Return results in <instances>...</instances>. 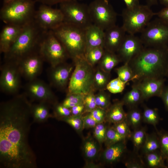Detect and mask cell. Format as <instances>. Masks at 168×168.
I'll use <instances>...</instances> for the list:
<instances>
[{
	"label": "cell",
	"mask_w": 168,
	"mask_h": 168,
	"mask_svg": "<svg viewBox=\"0 0 168 168\" xmlns=\"http://www.w3.org/2000/svg\"><path fill=\"white\" fill-rule=\"evenodd\" d=\"M32 104L24 93L0 105V165L4 168H36L28 135Z\"/></svg>",
	"instance_id": "obj_1"
},
{
	"label": "cell",
	"mask_w": 168,
	"mask_h": 168,
	"mask_svg": "<svg viewBox=\"0 0 168 168\" xmlns=\"http://www.w3.org/2000/svg\"><path fill=\"white\" fill-rule=\"evenodd\" d=\"M128 64L135 78L133 81L164 78L168 65V46L144 47Z\"/></svg>",
	"instance_id": "obj_2"
},
{
	"label": "cell",
	"mask_w": 168,
	"mask_h": 168,
	"mask_svg": "<svg viewBox=\"0 0 168 168\" xmlns=\"http://www.w3.org/2000/svg\"><path fill=\"white\" fill-rule=\"evenodd\" d=\"M44 31L34 19L24 25L15 42L4 54L5 62L17 63L35 52V49L39 46Z\"/></svg>",
	"instance_id": "obj_3"
},
{
	"label": "cell",
	"mask_w": 168,
	"mask_h": 168,
	"mask_svg": "<svg viewBox=\"0 0 168 168\" xmlns=\"http://www.w3.org/2000/svg\"><path fill=\"white\" fill-rule=\"evenodd\" d=\"M73 60L84 57L86 50L85 29L63 22L51 30Z\"/></svg>",
	"instance_id": "obj_4"
},
{
	"label": "cell",
	"mask_w": 168,
	"mask_h": 168,
	"mask_svg": "<svg viewBox=\"0 0 168 168\" xmlns=\"http://www.w3.org/2000/svg\"><path fill=\"white\" fill-rule=\"evenodd\" d=\"M72 61L74 67L68 85L67 94L84 95L92 91H95L93 83L96 69L87 62L84 57Z\"/></svg>",
	"instance_id": "obj_5"
},
{
	"label": "cell",
	"mask_w": 168,
	"mask_h": 168,
	"mask_svg": "<svg viewBox=\"0 0 168 168\" xmlns=\"http://www.w3.org/2000/svg\"><path fill=\"white\" fill-rule=\"evenodd\" d=\"M35 5L33 0H14L3 4L0 19L6 24L23 26L34 20Z\"/></svg>",
	"instance_id": "obj_6"
},
{
	"label": "cell",
	"mask_w": 168,
	"mask_h": 168,
	"mask_svg": "<svg viewBox=\"0 0 168 168\" xmlns=\"http://www.w3.org/2000/svg\"><path fill=\"white\" fill-rule=\"evenodd\" d=\"M38 51L44 61L51 67L65 62L69 58L65 49L52 30L44 31Z\"/></svg>",
	"instance_id": "obj_7"
},
{
	"label": "cell",
	"mask_w": 168,
	"mask_h": 168,
	"mask_svg": "<svg viewBox=\"0 0 168 168\" xmlns=\"http://www.w3.org/2000/svg\"><path fill=\"white\" fill-rule=\"evenodd\" d=\"M156 15L147 5H139L132 9L125 8L121 14L122 26L126 33L135 35L141 32Z\"/></svg>",
	"instance_id": "obj_8"
},
{
	"label": "cell",
	"mask_w": 168,
	"mask_h": 168,
	"mask_svg": "<svg viewBox=\"0 0 168 168\" xmlns=\"http://www.w3.org/2000/svg\"><path fill=\"white\" fill-rule=\"evenodd\" d=\"M92 24L104 31L116 25L117 14L107 0H94L88 5Z\"/></svg>",
	"instance_id": "obj_9"
},
{
	"label": "cell",
	"mask_w": 168,
	"mask_h": 168,
	"mask_svg": "<svg viewBox=\"0 0 168 168\" xmlns=\"http://www.w3.org/2000/svg\"><path fill=\"white\" fill-rule=\"evenodd\" d=\"M141 33L140 38L145 47L168 45V24L159 18L151 21Z\"/></svg>",
	"instance_id": "obj_10"
},
{
	"label": "cell",
	"mask_w": 168,
	"mask_h": 168,
	"mask_svg": "<svg viewBox=\"0 0 168 168\" xmlns=\"http://www.w3.org/2000/svg\"><path fill=\"white\" fill-rule=\"evenodd\" d=\"M59 4V9L64 16V22L84 29L92 24L88 6L77 1L66 2Z\"/></svg>",
	"instance_id": "obj_11"
},
{
	"label": "cell",
	"mask_w": 168,
	"mask_h": 168,
	"mask_svg": "<svg viewBox=\"0 0 168 168\" xmlns=\"http://www.w3.org/2000/svg\"><path fill=\"white\" fill-rule=\"evenodd\" d=\"M34 19L39 27L44 31L51 30L64 22V16L59 9L42 4L35 11Z\"/></svg>",
	"instance_id": "obj_12"
},
{
	"label": "cell",
	"mask_w": 168,
	"mask_h": 168,
	"mask_svg": "<svg viewBox=\"0 0 168 168\" xmlns=\"http://www.w3.org/2000/svg\"><path fill=\"white\" fill-rule=\"evenodd\" d=\"M21 76L17 63L6 62L1 69L0 87L1 91L9 94H16L20 86Z\"/></svg>",
	"instance_id": "obj_13"
},
{
	"label": "cell",
	"mask_w": 168,
	"mask_h": 168,
	"mask_svg": "<svg viewBox=\"0 0 168 168\" xmlns=\"http://www.w3.org/2000/svg\"><path fill=\"white\" fill-rule=\"evenodd\" d=\"M25 94L32 101L45 102L52 105L58 102L50 86L37 78L29 81L25 85Z\"/></svg>",
	"instance_id": "obj_14"
},
{
	"label": "cell",
	"mask_w": 168,
	"mask_h": 168,
	"mask_svg": "<svg viewBox=\"0 0 168 168\" xmlns=\"http://www.w3.org/2000/svg\"><path fill=\"white\" fill-rule=\"evenodd\" d=\"M44 61L38 51V52H34L16 63L21 76L30 81L36 78L40 73Z\"/></svg>",
	"instance_id": "obj_15"
},
{
	"label": "cell",
	"mask_w": 168,
	"mask_h": 168,
	"mask_svg": "<svg viewBox=\"0 0 168 168\" xmlns=\"http://www.w3.org/2000/svg\"><path fill=\"white\" fill-rule=\"evenodd\" d=\"M144 47L140 37L135 35L128 34L126 35L116 53L121 62L128 63Z\"/></svg>",
	"instance_id": "obj_16"
},
{
	"label": "cell",
	"mask_w": 168,
	"mask_h": 168,
	"mask_svg": "<svg viewBox=\"0 0 168 168\" xmlns=\"http://www.w3.org/2000/svg\"><path fill=\"white\" fill-rule=\"evenodd\" d=\"M73 66L65 62L54 67H50L48 73L50 85L59 90L66 89L74 68Z\"/></svg>",
	"instance_id": "obj_17"
},
{
	"label": "cell",
	"mask_w": 168,
	"mask_h": 168,
	"mask_svg": "<svg viewBox=\"0 0 168 168\" xmlns=\"http://www.w3.org/2000/svg\"><path fill=\"white\" fill-rule=\"evenodd\" d=\"M134 81L137 82L144 100L153 96L160 97L165 86V79L148 78Z\"/></svg>",
	"instance_id": "obj_18"
},
{
	"label": "cell",
	"mask_w": 168,
	"mask_h": 168,
	"mask_svg": "<svg viewBox=\"0 0 168 168\" xmlns=\"http://www.w3.org/2000/svg\"><path fill=\"white\" fill-rule=\"evenodd\" d=\"M104 47L109 51L116 53L126 35L122 27L116 25L104 31Z\"/></svg>",
	"instance_id": "obj_19"
},
{
	"label": "cell",
	"mask_w": 168,
	"mask_h": 168,
	"mask_svg": "<svg viewBox=\"0 0 168 168\" xmlns=\"http://www.w3.org/2000/svg\"><path fill=\"white\" fill-rule=\"evenodd\" d=\"M24 26L6 24L3 27L0 34L1 53L4 54L7 52L17 38Z\"/></svg>",
	"instance_id": "obj_20"
},
{
	"label": "cell",
	"mask_w": 168,
	"mask_h": 168,
	"mask_svg": "<svg viewBox=\"0 0 168 168\" xmlns=\"http://www.w3.org/2000/svg\"><path fill=\"white\" fill-rule=\"evenodd\" d=\"M127 141H121L106 147L101 154L100 160L108 164H112L119 161L127 151Z\"/></svg>",
	"instance_id": "obj_21"
},
{
	"label": "cell",
	"mask_w": 168,
	"mask_h": 168,
	"mask_svg": "<svg viewBox=\"0 0 168 168\" xmlns=\"http://www.w3.org/2000/svg\"><path fill=\"white\" fill-rule=\"evenodd\" d=\"M104 30L93 24L85 28V52L93 48L104 47Z\"/></svg>",
	"instance_id": "obj_22"
},
{
	"label": "cell",
	"mask_w": 168,
	"mask_h": 168,
	"mask_svg": "<svg viewBox=\"0 0 168 168\" xmlns=\"http://www.w3.org/2000/svg\"><path fill=\"white\" fill-rule=\"evenodd\" d=\"M50 104L44 102L32 104L31 113L33 122L43 123L49 118L53 117V114L50 113Z\"/></svg>",
	"instance_id": "obj_23"
},
{
	"label": "cell",
	"mask_w": 168,
	"mask_h": 168,
	"mask_svg": "<svg viewBox=\"0 0 168 168\" xmlns=\"http://www.w3.org/2000/svg\"><path fill=\"white\" fill-rule=\"evenodd\" d=\"M124 105L121 100L111 104L107 109L105 122L113 124L125 120L127 113L124 110Z\"/></svg>",
	"instance_id": "obj_24"
},
{
	"label": "cell",
	"mask_w": 168,
	"mask_h": 168,
	"mask_svg": "<svg viewBox=\"0 0 168 168\" xmlns=\"http://www.w3.org/2000/svg\"><path fill=\"white\" fill-rule=\"evenodd\" d=\"M131 89L124 96L121 100L129 108L137 107L144 100L137 82L133 81Z\"/></svg>",
	"instance_id": "obj_25"
},
{
	"label": "cell",
	"mask_w": 168,
	"mask_h": 168,
	"mask_svg": "<svg viewBox=\"0 0 168 168\" xmlns=\"http://www.w3.org/2000/svg\"><path fill=\"white\" fill-rule=\"evenodd\" d=\"M100 144L96 139L88 136L83 140L82 152L87 162H92L97 156L100 147Z\"/></svg>",
	"instance_id": "obj_26"
},
{
	"label": "cell",
	"mask_w": 168,
	"mask_h": 168,
	"mask_svg": "<svg viewBox=\"0 0 168 168\" xmlns=\"http://www.w3.org/2000/svg\"><path fill=\"white\" fill-rule=\"evenodd\" d=\"M120 62L121 60L116 53L105 49L97 67L105 72L110 73L112 69Z\"/></svg>",
	"instance_id": "obj_27"
},
{
	"label": "cell",
	"mask_w": 168,
	"mask_h": 168,
	"mask_svg": "<svg viewBox=\"0 0 168 168\" xmlns=\"http://www.w3.org/2000/svg\"><path fill=\"white\" fill-rule=\"evenodd\" d=\"M146 166L151 168H166L165 159L160 150L143 156Z\"/></svg>",
	"instance_id": "obj_28"
},
{
	"label": "cell",
	"mask_w": 168,
	"mask_h": 168,
	"mask_svg": "<svg viewBox=\"0 0 168 168\" xmlns=\"http://www.w3.org/2000/svg\"><path fill=\"white\" fill-rule=\"evenodd\" d=\"M110 78V73L105 72L97 67L96 69L93 83L95 91L106 90Z\"/></svg>",
	"instance_id": "obj_29"
},
{
	"label": "cell",
	"mask_w": 168,
	"mask_h": 168,
	"mask_svg": "<svg viewBox=\"0 0 168 168\" xmlns=\"http://www.w3.org/2000/svg\"><path fill=\"white\" fill-rule=\"evenodd\" d=\"M160 149L159 140L157 133H147L145 141L140 149L142 155L144 156Z\"/></svg>",
	"instance_id": "obj_30"
},
{
	"label": "cell",
	"mask_w": 168,
	"mask_h": 168,
	"mask_svg": "<svg viewBox=\"0 0 168 168\" xmlns=\"http://www.w3.org/2000/svg\"><path fill=\"white\" fill-rule=\"evenodd\" d=\"M146 127H141L134 129L132 132L129 139L132 141L134 148V152L138 153L145 141L147 133Z\"/></svg>",
	"instance_id": "obj_31"
},
{
	"label": "cell",
	"mask_w": 168,
	"mask_h": 168,
	"mask_svg": "<svg viewBox=\"0 0 168 168\" xmlns=\"http://www.w3.org/2000/svg\"><path fill=\"white\" fill-rule=\"evenodd\" d=\"M126 120L134 130L140 126L142 120V113L137 107L129 108Z\"/></svg>",
	"instance_id": "obj_32"
},
{
	"label": "cell",
	"mask_w": 168,
	"mask_h": 168,
	"mask_svg": "<svg viewBox=\"0 0 168 168\" xmlns=\"http://www.w3.org/2000/svg\"><path fill=\"white\" fill-rule=\"evenodd\" d=\"M105 50L104 47L102 46L91 49L85 52L84 58L90 64L94 67L100 61Z\"/></svg>",
	"instance_id": "obj_33"
},
{
	"label": "cell",
	"mask_w": 168,
	"mask_h": 168,
	"mask_svg": "<svg viewBox=\"0 0 168 168\" xmlns=\"http://www.w3.org/2000/svg\"><path fill=\"white\" fill-rule=\"evenodd\" d=\"M142 117L143 122L153 125L156 128L160 119L157 109L150 108L146 106H144Z\"/></svg>",
	"instance_id": "obj_34"
},
{
	"label": "cell",
	"mask_w": 168,
	"mask_h": 168,
	"mask_svg": "<svg viewBox=\"0 0 168 168\" xmlns=\"http://www.w3.org/2000/svg\"><path fill=\"white\" fill-rule=\"evenodd\" d=\"M127 140L128 139L126 138L118 133L112 126H108L104 142L106 147L120 142Z\"/></svg>",
	"instance_id": "obj_35"
},
{
	"label": "cell",
	"mask_w": 168,
	"mask_h": 168,
	"mask_svg": "<svg viewBox=\"0 0 168 168\" xmlns=\"http://www.w3.org/2000/svg\"><path fill=\"white\" fill-rule=\"evenodd\" d=\"M83 114L77 115H71L63 118L59 120L67 123L78 133H81L84 129Z\"/></svg>",
	"instance_id": "obj_36"
},
{
	"label": "cell",
	"mask_w": 168,
	"mask_h": 168,
	"mask_svg": "<svg viewBox=\"0 0 168 168\" xmlns=\"http://www.w3.org/2000/svg\"><path fill=\"white\" fill-rule=\"evenodd\" d=\"M124 64L123 65L115 69L118 77L124 82L133 81L135 78L131 68L128 63Z\"/></svg>",
	"instance_id": "obj_37"
},
{
	"label": "cell",
	"mask_w": 168,
	"mask_h": 168,
	"mask_svg": "<svg viewBox=\"0 0 168 168\" xmlns=\"http://www.w3.org/2000/svg\"><path fill=\"white\" fill-rule=\"evenodd\" d=\"M84 96V95L78 93L67 94L61 104L65 107L70 109L77 105L83 104Z\"/></svg>",
	"instance_id": "obj_38"
},
{
	"label": "cell",
	"mask_w": 168,
	"mask_h": 168,
	"mask_svg": "<svg viewBox=\"0 0 168 168\" xmlns=\"http://www.w3.org/2000/svg\"><path fill=\"white\" fill-rule=\"evenodd\" d=\"M95 94L96 105L97 107L107 110L111 105L110 95L104 90L98 91Z\"/></svg>",
	"instance_id": "obj_39"
},
{
	"label": "cell",
	"mask_w": 168,
	"mask_h": 168,
	"mask_svg": "<svg viewBox=\"0 0 168 168\" xmlns=\"http://www.w3.org/2000/svg\"><path fill=\"white\" fill-rule=\"evenodd\" d=\"M128 82L123 81L117 77L110 81L106 86V90L112 94L121 93L124 90Z\"/></svg>",
	"instance_id": "obj_40"
},
{
	"label": "cell",
	"mask_w": 168,
	"mask_h": 168,
	"mask_svg": "<svg viewBox=\"0 0 168 168\" xmlns=\"http://www.w3.org/2000/svg\"><path fill=\"white\" fill-rule=\"evenodd\" d=\"M160 142V150L165 160L168 158V131L163 130L157 131Z\"/></svg>",
	"instance_id": "obj_41"
},
{
	"label": "cell",
	"mask_w": 168,
	"mask_h": 168,
	"mask_svg": "<svg viewBox=\"0 0 168 168\" xmlns=\"http://www.w3.org/2000/svg\"><path fill=\"white\" fill-rule=\"evenodd\" d=\"M108 126L104 122L98 124L93 128L94 137L100 144L104 143Z\"/></svg>",
	"instance_id": "obj_42"
},
{
	"label": "cell",
	"mask_w": 168,
	"mask_h": 168,
	"mask_svg": "<svg viewBox=\"0 0 168 168\" xmlns=\"http://www.w3.org/2000/svg\"><path fill=\"white\" fill-rule=\"evenodd\" d=\"M133 155L131 156L125 163V166L128 168H143L146 166L144 162L142 160L138 153L133 152Z\"/></svg>",
	"instance_id": "obj_43"
},
{
	"label": "cell",
	"mask_w": 168,
	"mask_h": 168,
	"mask_svg": "<svg viewBox=\"0 0 168 168\" xmlns=\"http://www.w3.org/2000/svg\"><path fill=\"white\" fill-rule=\"evenodd\" d=\"M94 92V91H92L84 95L83 104L85 113L90 112L97 107Z\"/></svg>",
	"instance_id": "obj_44"
},
{
	"label": "cell",
	"mask_w": 168,
	"mask_h": 168,
	"mask_svg": "<svg viewBox=\"0 0 168 168\" xmlns=\"http://www.w3.org/2000/svg\"><path fill=\"white\" fill-rule=\"evenodd\" d=\"M53 117L58 119L72 115L70 109L64 106L61 103L58 102L53 105Z\"/></svg>",
	"instance_id": "obj_45"
},
{
	"label": "cell",
	"mask_w": 168,
	"mask_h": 168,
	"mask_svg": "<svg viewBox=\"0 0 168 168\" xmlns=\"http://www.w3.org/2000/svg\"><path fill=\"white\" fill-rule=\"evenodd\" d=\"M112 127L119 134L129 139L132 132L130 126L126 119L120 122L113 124Z\"/></svg>",
	"instance_id": "obj_46"
},
{
	"label": "cell",
	"mask_w": 168,
	"mask_h": 168,
	"mask_svg": "<svg viewBox=\"0 0 168 168\" xmlns=\"http://www.w3.org/2000/svg\"><path fill=\"white\" fill-rule=\"evenodd\" d=\"M90 112L98 124L105 122L107 110L97 107Z\"/></svg>",
	"instance_id": "obj_47"
},
{
	"label": "cell",
	"mask_w": 168,
	"mask_h": 168,
	"mask_svg": "<svg viewBox=\"0 0 168 168\" xmlns=\"http://www.w3.org/2000/svg\"><path fill=\"white\" fill-rule=\"evenodd\" d=\"M84 128H94L98 124L96 120L92 117L90 112L83 117Z\"/></svg>",
	"instance_id": "obj_48"
},
{
	"label": "cell",
	"mask_w": 168,
	"mask_h": 168,
	"mask_svg": "<svg viewBox=\"0 0 168 168\" xmlns=\"http://www.w3.org/2000/svg\"><path fill=\"white\" fill-rule=\"evenodd\" d=\"M72 115H77L83 114L85 113V108L83 104L74 106L70 109Z\"/></svg>",
	"instance_id": "obj_49"
},
{
	"label": "cell",
	"mask_w": 168,
	"mask_h": 168,
	"mask_svg": "<svg viewBox=\"0 0 168 168\" xmlns=\"http://www.w3.org/2000/svg\"><path fill=\"white\" fill-rule=\"evenodd\" d=\"M156 15L168 24V7H165L159 12L156 13Z\"/></svg>",
	"instance_id": "obj_50"
},
{
	"label": "cell",
	"mask_w": 168,
	"mask_h": 168,
	"mask_svg": "<svg viewBox=\"0 0 168 168\" xmlns=\"http://www.w3.org/2000/svg\"><path fill=\"white\" fill-rule=\"evenodd\" d=\"M81 0H36L42 4H45L49 6H51L58 4L71 1H78Z\"/></svg>",
	"instance_id": "obj_51"
},
{
	"label": "cell",
	"mask_w": 168,
	"mask_h": 168,
	"mask_svg": "<svg viewBox=\"0 0 168 168\" xmlns=\"http://www.w3.org/2000/svg\"><path fill=\"white\" fill-rule=\"evenodd\" d=\"M160 97L161 99L166 110L168 111V86H165Z\"/></svg>",
	"instance_id": "obj_52"
},
{
	"label": "cell",
	"mask_w": 168,
	"mask_h": 168,
	"mask_svg": "<svg viewBox=\"0 0 168 168\" xmlns=\"http://www.w3.org/2000/svg\"><path fill=\"white\" fill-rule=\"evenodd\" d=\"M126 6L128 9H132L138 6L139 4L138 0H123Z\"/></svg>",
	"instance_id": "obj_53"
},
{
	"label": "cell",
	"mask_w": 168,
	"mask_h": 168,
	"mask_svg": "<svg viewBox=\"0 0 168 168\" xmlns=\"http://www.w3.org/2000/svg\"><path fill=\"white\" fill-rule=\"evenodd\" d=\"M158 0H147V5L150 7L157 3Z\"/></svg>",
	"instance_id": "obj_54"
},
{
	"label": "cell",
	"mask_w": 168,
	"mask_h": 168,
	"mask_svg": "<svg viewBox=\"0 0 168 168\" xmlns=\"http://www.w3.org/2000/svg\"><path fill=\"white\" fill-rule=\"evenodd\" d=\"M161 3L165 7H168V0H159Z\"/></svg>",
	"instance_id": "obj_55"
},
{
	"label": "cell",
	"mask_w": 168,
	"mask_h": 168,
	"mask_svg": "<svg viewBox=\"0 0 168 168\" xmlns=\"http://www.w3.org/2000/svg\"><path fill=\"white\" fill-rule=\"evenodd\" d=\"M14 0H3V4H5L9 3Z\"/></svg>",
	"instance_id": "obj_56"
},
{
	"label": "cell",
	"mask_w": 168,
	"mask_h": 168,
	"mask_svg": "<svg viewBox=\"0 0 168 168\" xmlns=\"http://www.w3.org/2000/svg\"><path fill=\"white\" fill-rule=\"evenodd\" d=\"M165 161H166V168H168V158Z\"/></svg>",
	"instance_id": "obj_57"
},
{
	"label": "cell",
	"mask_w": 168,
	"mask_h": 168,
	"mask_svg": "<svg viewBox=\"0 0 168 168\" xmlns=\"http://www.w3.org/2000/svg\"><path fill=\"white\" fill-rule=\"evenodd\" d=\"M166 77H168V65L166 72Z\"/></svg>",
	"instance_id": "obj_58"
},
{
	"label": "cell",
	"mask_w": 168,
	"mask_h": 168,
	"mask_svg": "<svg viewBox=\"0 0 168 168\" xmlns=\"http://www.w3.org/2000/svg\"><path fill=\"white\" fill-rule=\"evenodd\" d=\"M107 0L108 1H109V0Z\"/></svg>",
	"instance_id": "obj_59"
},
{
	"label": "cell",
	"mask_w": 168,
	"mask_h": 168,
	"mask_svg": "<svg viewBox=\"0 0 168 168\" xmlns=\"http://www.w3.org/2000/svg\"></svg>",
	"instance_id": "obj_60"
}]
</instances>
